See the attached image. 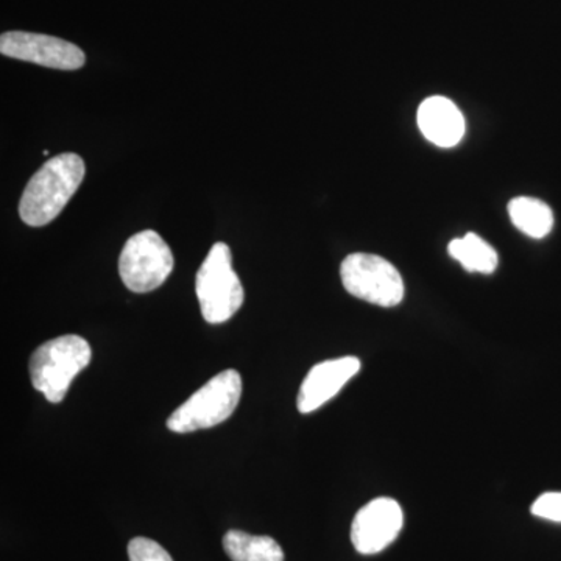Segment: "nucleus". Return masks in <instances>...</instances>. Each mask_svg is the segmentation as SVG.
<instances>
[{
  "label": "nucleus",
  "instance_id": "obj_14",
  "mask_svg": "<svg viewBox=\"0 0 561 561\" xmlns=\"http://www.w3.org/2000/svg\"><path fill=\"white\" fill-rule=\"evenodd\" d=\"M128 559L130 561H173L171 553L165 551L160 542L146 537H136L128 542Z\"/></svg>",
  "mask_w": 561,
  "mask_h": 561
},
{
  "label": "nucleus",
  "instance_id": "obj_4",
  "mask_svg": "<svg viewBox=\"0 0 561 561\" xmlns=\"http://www.w3.org/2000/svg\"><path fill=\"white\" fill-rule=\"evenodd\" d=\"M241 397V375L236 370L221 371L172 413L168 427L176 434L209 430L230 419Z\"/></svg>",
  "mask_w": 561,
  "mask_h": 561
},
{
  "label": "nucleus",
  "instance_id": "obj_7",
  "mask_svg": "<svg viewBox=\"0 0 561 561\" xmlns=\"http://www.w3.org/2000/svg\"><path fill=\"white\" fill-rule=\"evenodd\" d=\"M0 54L58 70H77L87 62L84 51L76 44L57 36L31 32L3 33L0 36Z\"/></svg>",
  "mask_w": 561,
  "mask_h": 561
},
{
  "label": "nucleus",
  "instance_id": "obj_12",
  "mask_svg": "<svg viewBox=\"0 0 561 561\" xmlns=\"http://www.w3.org/2000/svg\"><path fill=\"white\" fill-rule=\"evenodd\" d=\"M508 214H511L513 225L529 238L542 239L552 230V209L538 198H513L508 205Z\"/></svg>",
  "mask_w": 561,
  "mask_h": 561
},
{
  "label": "nucleus",
  "instance_id": "obj_2",
  "mask_svg": "<svg viewBox=\"0 0 561 561\" xmlns=\"http://www.w3.org/2000/svg\"><path fill=\"white\" fill-rule=\"evenodd\" d=\"M91 346L80 335H61L41 345L31 359L33 387L51 404L65 400L73 378L91 362Z\"/></svg>",
  "mask_w": 561,
  "mask_h": 561
},
{
  "label": "nucleus",
  "instance_id": "obj_11",
  "mask_svg": "<svg viewBox=\"0 0 561 561\" xmlns=\"http://www.w3.org/2000/svg\"><path fill=\"white\" fill-rule=\"evenodd\" d=\"M224 549L232 561H284L278 542L264 535H250L242 530L225 534Z\"/></svg>",
  "mask_w": 561,
  "mask_h": 561
},
{
  "label": "nucleus",
  "instance_id": "obj_9",
  "mask_svg": "<svg viewBox=\"0 0 561 561\" xmlns=\"http://www.w3.org/2000/svg\"><path fill=\"white\" fill-rule=\"evenodd\" d=\"M359 370L360 360L351 356L317 364L301 383L297 400L298 411H317L332 400Z\"/></svg>",
  "mask_w": 561,
  "mask_h": 561
},
{
  "label": "nucleus",
  "instance_id": "obj_10",
  "mask_svg": "<svg viewBox=\"0 0 561 561\" xmlns=\"http://www.w3.org/2000/svg\"><path fill=\"white\" fill-rule=\"evenodd\" d=\"M419 127L427 140L443 149L457 146L465 135V119L459 108L442 95L421 103Z\"/></svg>",
  "mask_w": 561,
  "mask_h": 561
},
{
  "label": "nucleus",
  "instance_id": "obj_8",
  "mask_svg": "<svg viewBox=\"0 0 561 561\" xmlns=\"http://www.w3.org/2000/svg\"><path fill=\"white\" fill-rule=\"evenodd\" d=\"M404 524L401 505L390 497L368 502L354 516L351 524V542L364 556L382 552L397 540Z\"/></svg>",
  "mask_w": 561,
  "mask_h": 561
},
{
  "label": "nucleus",
  "instance_id": "obj_3",
  "mask_svg": "<svg viewBox=\"0 0 561 561\" xmlns=\"http://www.w3.org/2000/svg\"><path fill=\"white\" fill-rule=\"evenodd\" d=\"M195 294L203 319L210 324L225 323L242 308L245 291L232 268V254L227 243H214L209 250L195 278Z\"/></svg>",
  "mask_w": 561,
  "mask_h": 561
},
{
  "label": "nucleus",
  "instance_id": "obj_5",
  "mask_svg": "<svg viewBox=\"0 0 561 561\" xmlns=\"http://www.w3.org/2000/svg\"><path fill=\"white\" fill-rule=\"evenodd\" d=\"M173 271L171 247L157 231L131 236L119 257V275L127 289L147 294L164 284Z\"/></svg>",
  "mask_w": 561,
  "mask_h": 561
},
{
  "label": "nucleus",
  "instance_id": "obj_15",
  "mask_svg": "<svg viewBox=\"0 0 561 561\" xmlns=\"http://www.w3.org/2000/svg\"><path fill=\"white\" fill-rule=\"evenodd\" d=\"M531 513L538 518L561 523V493H545L531 505Z\"/></svg>",
  "mask_w": 561,
  "mask_h": 561
},
{
  "label": "nucleus",
  "instance_id": "obj_6",
  "mask_svg": "<svg viewBox=\"0 0 561 561\" xmlns=\"http://www.w3.org/2000/svg\"><path fill=\"white\" fill-rule=\"evenodd\" d=\"M341 278L348 294L371 305L393 308L404 298V280L400 272L376 254H350L342 262Z\"/></svg>",
  "mask_w": 561,
  "mask_h": 561
},
{
  "label": "nucleus",
  "instance_id": "obj_13",
  "mask_svg": "<svg viewBox=\"0 0 561 561\" xmlns=\"http://www.w3.org/2000/svg\"><path fill=\"white\" fill-rule=\"evenodd\" d=\"M449 254L460 262L467 272L490 275L497 268V253L489 242L483 241L474 232H468L460 239H454L448 247Z\"/></svg>",
  "mask_w": 561,
  "mask_h": 561
},
{
  "label": "nucleus",
  "instance_id": "obj_1",
  "mask_svg": "<svg viewBox=\"0 0 561 561\" xmlns=\"http://www.w3.org/2000/svg\"><path fill=\"white\" fill-rule=\"evenodd\" d=\"M84 172V161L77 153H61L44 162L22 192V221L28 227H46L57 219L79 191Z\"/></svg>",
  "mask_w": 561,
  "mask_h": 561
}]
</instances>
